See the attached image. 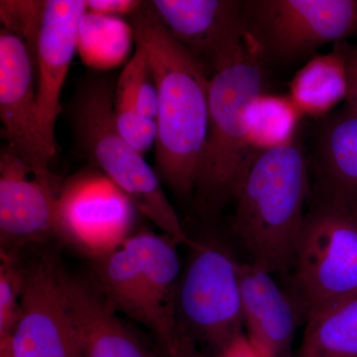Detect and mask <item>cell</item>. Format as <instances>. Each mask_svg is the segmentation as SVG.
<instances>
[{"label":"cell","instance_id":"6da1fadb","mask_svg":"<svg viewBox=\"0 0 357 357\" xmlns=\"http://www.w3.org/2000/svg\"><path fill=\"white\" fill-rule=\"evenodd\" d=\"M130 22L158 88L155 171L176 196H190L208 135L211 76L167 31L149 1L130 16Z\"/></svg>","mask_w":357,"mask_h":357},{"label":"cell","instance_id":"7a4b0ae2","mask_svg":"<svg viewBox=\"0 0 357 357\" xmlns=\"http://www.w3.org/2000/svg\"><path fill=\"white\" fill-rule=\"evenodd\" d=\"M309 170L295 140L255 153L237 185L232 231L250 261L271 273L293 268L312 192Z\"/></svg>","mask_w":357,"mask_h":357},{"label":"cell","instance_id":"3957f363","mask_svg":"<svg viewBox=\"0 0 357 357\" xmlns=\"http://www.w3.org/2000/svg\"><path fill=\"white\" fill-rule=\"evenodd\" d=\"M178 245L166 234L139 232L91 260V278L117 314L146 328L162 357H198L183 342L176 319Z\"/></svg>","mask_w":357,"mask_h":357},{"label":"cell","instance_id":"277c9868","mask_svg":"<svg viewBox=\"0 0 357 357\" xmlns=\"http://www.w3.org/2000/svg\"><path fill=\"white\" fill-rule=\"evenodd\" d=\"M114 100V88L107 77L91 75L77 84L67 107L77 147L162 234L188 244L189 236L158 174L117 129Z\"/></svg>","mask_w":357,"mask_h":357},{"label":"cell","instance_id":"5b68a950","mask_svg":"<svg viewBox=\"0 0 357 357\" xmlns=\"http://www.w3.org/2000/svg\"><path fill=\"white\" fill-rule=\"evenodd\" d=\"M265 65L245 35L227 64L211 77L208 129L195 192L202 208L215 211L234 199L249 162L246 112L265 91Z\"/></svg>","mask_w":357,"mask_h":357},{"label":"cell","instance_id":"8992f818","mask_svg":"<svg viewBox=\"0 0 357 357\" xmlns=\"http://www.w3.org/2000/svg\"><path fill=\"white\" fill-rule=\"evenodd\" d=\"M176 298L178 332L198 357H229L243 335L239 263L215 238L190 239Z\"/></svg>","mask_w":357,"mask_h":357},{"label":"cell","instance_id":"52a82bcc","mask_svg":"<svg viewBox=\"0 0 357 357\" xmlns=\"http://www.w3.org/2000/svg\"><path fill=\"white\" fill-rule=\"evenodd\" d=\"M244 23L265 67L292 65L357 36V0H244Z\"/></svg>","mask_w":357,"mask_h":357},{"label":"cell","instance_id":"ba28073f","mask_svg":"<svg viewBox=\"0 0 357 357\" xmlns=\"http://www.w3.org/2000/svg\"><path fill=\"white\" fill-rule=\"evenodd\" d=\"M293 269L295 300L305 319L328 301L357 290V210L314 199Z\"/></svg>","mask_w":357,"mask_h":357},{"label":"cell","instance_id":"9c48e42d","mask_svg":"<svg viewBox=\"0 0 357 357\" xmlns=\"http://www.w3.org/2000/svg\"><path fill=\"white\" fill-rule=\"evenodd\" d=\"M135 210L105 174H81L58 192L57 236L93 260L130 236Z\"/></svg>","mask_w":357,"mask_h":357},{"label":"cell","instance_id":"30bf717a","mask_svg":"<svg viewBox=\"0 0 357 357\" xmlns=\"http://www.w3.org/2000/svg\"><path fill=\"white\" fill-rule=\"evenodd\" d=\"M57 263L53 255H43L24 268L20 319L4 338L13 357H81L76 325L59 283Z\"/></svg>","mask_w":357,"mask_h":357},{"label":"cell","instance_id":"8fae6325","mask_svg":"<svg viewBox=\"0 0 357 357\" xmlns=\"http://www.w3.org/2000/svg\"><path fill=\"white\" fill-rule=\"evenodd\" d=\"M0 119L9 146L37 177L56 184L49 164L57 150L40 128L36 69L27 45L13 33H0Z\"/></svg>","mask_w":357,"mask_h":357},{"label":"cell","instance_id":"7c38bea8","mask_svg":"<svg viewBox=\"0 0 357 357\" xmlns=\"http://www.w3.org/2000/svg\"><path fill=\"white\" fill-rule=\"evenodd\" d=\"M154 13L210 76L227 64L245 38L244 0H152Z\"/></svg>","mask_w":357,"mask_h":357},{"label":"cell","instance_id":"4fadbf2b","mask_svg":"<svg viewBox=\"0 0 357 357\" xmlns=\"http://www.w3.org/2000/svg\"><path fill=\"white\" fill-rule=\"evenodd\" d=\"M13 148L0 156L1 253L18 255L28 243L57 234L56 185L33 175Z\"/></svg>","mask_w":357,"mask_h":357},{"label":"cell","instance_id":"5bb4252c","mask_svg":"<svg viewBox=\"0 0 357 357\" xmlns=\"http://www.w3.org/2000/svg\"><path fill=\"white\" fill-rule=\"evenodd\" d=\"M86 11L84 0H47L37 42V105L40 128L57 150L55 128L62 112L61 93L76 53L79 23Z\"/></svg>","mask_w":357,"mask_h":357},{"label":"cell","instance_id":"9a60e30c","mask_svg":"<svg viewBox=\"0 0 357 357\" xmlns=\"http://www.w3.org/2000/svg\"><path fill=\"white\" fill-rule=\"evenodd\" d=\"M57 275L76 325L81 357H158L107 304L93 278L70 274L59 259Z\"/></svg>","mask_w":357,"mask_h":357},{"label":"cell","instance_id":"2e32d148","mask_svg":"<svg viewBox=\"0 0 357 357\" xmlns=\"http://www.w3.org/2000/svg\"><path fill=\"white\" fill-rule=\"evenodd\" d=\"M244 324L261 357H295L293 344L301 312L295 298L273 273L252 261L239 263Z\"/></svg>","mask_w":357,"mask_h":357},{"label":"cell","instance_id":"e0dca14e","mask_svg":"<svg viewBox=\"0 0 357 357\" xmlns=\"http://www.w3.org/2000/svg\"><path fill=\"white\" fill-rule=\"evenodd\" d=\"M314 199L357 210V110L349 105L326 117L311 163Z\"/></svg>","mask_w":357,"mask_h":357},{"label":"cell","instance_id":"ac0fdd59","mask_svg":"<svg viewBox=\"0 0 357 357\" xmlns=\"http://www.w3.org/2000/svg\"><path fill=\"white\" fill-rule=\"evenodd\" d=\"M289 98L303 116L321 119L347 100V73L344 42L325 55L310 59L289 84Z\"/></svg>","mask_w":357,"mask_h":357},{"label":"cell","instance_id":"d6986e66","mask_svg":"<svg viewBox=\"0 0 357 357\" xmlns=\"http://www.w3.org/2000/svg\"><path fill=\"white\" fill-rule=\"evenodd\" d=\"M305 319L295 357H357V290L328 301Z\"/></svg>","mask_w":357,"mask_h":357},{"label":"cell","instance_id":"ffe728a7","mask_svg":"<svg viewBox=\"0 0 357 357\" xmlns=\"http://www.w3.org/2000/svg\"><path fill=\"white\" fill-rule=\"evenodd\" d=\"M132 40V27L121 17L86 10L79 23L77 50L89 67L109 70L128 57Z\"/></svg>","mask_w":357,"mask_h":357},{"label":"cell","instance_id":"44dd1931","mask_svg":"<svg viewBox=\"0 0 357 357\" xmlns=\"http://www.w3.org/2000/svg\"><path fill=\"white\" fill-rule=\"evenodd\" d=\"M303 117L288 96H258L246 112L251 149L257 153L292 143Z\"/></svg>","mask_w":357,"mask_h":357},{"label":"cell","instance_id":"7402d4cb","mask_svg":"<svg viewBox=\"0 0 357 357\" xmlns=\"http://www.w3.org/2000/svg\"><path fill=\"white\" fill-rule=\"evenodd\" d=\"M136 44L135 52L114 86V112H140L157 121L158 88L147 52Z\"/></svg>","mask_w":357,"mask_h":357},{"label":"cell","instance_id":"603a6c76","mask_svg":"<svg viewBox=\"0 0 357 357\" xmlns=\"http://www.w3.org/2000/svg\"><path fill=\"white\" fill-rule=\"evenodd\" d=\"M24 268L18 255L1 253L0 265V340L9 337L20 319Z\"/></svg>","mask_w":357,"mask_h":357},{"label":"cell","instance_id":"cb8c5ba5","mask_svg":"<svg viewBox=\"0 0 357 357\" xmlns=\"http://www.w3.org/2000/svg\"><path fill=\"white\" fill-rule=\"evenodd\" d=\"M44 8L45 1L2 0L0 2L2 29L13 33L25 42L31 52L34 63Z\"/></svg>","mask_w":357,"mask_h":357},{"label":"cell","instance_id":"d4e9b609","mask_svg":"<svg viewBox=\"0 0 357 357\" xmlns=\"http://www.w3.org/2000/svg\"><path fill=\"white\" fill-rule=\"evenodd\" d=\"M143 2L138 0H89L86 10L102 15H128L130 17L142 6Z\"/></svg>","mask_w":357,"mask_h":357},{"label":"cell","instance_id":"484cf974","mask_svg":"<svg viewBox=\"0 0 357 357\" xmlns=\"http://www.w3.org/2000/svg\"><path fill=\"white\" fill-rule=\"evenodd\" d=\"M347 73V105L357 110V43L344 42Z\"/></svg>","mask_w":357,"mask_h":357},{"label":"cell","instance_id":"4316f807","mask_svg":"<svg viewBox=\"0 0 357 357\" xmlns=\"http://www.w3.org/2000/svg\"><path fill=\"white\" fill-rule=\"evenodd\" d=\"M0 357H13L6 340H0Z\"/></svg>","mask_w":357,"mask_h":357}]
</instances>
